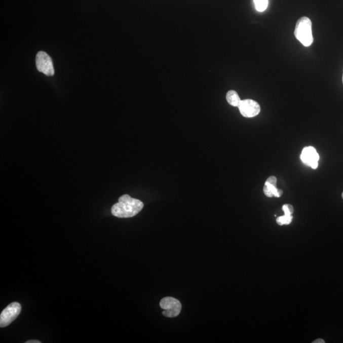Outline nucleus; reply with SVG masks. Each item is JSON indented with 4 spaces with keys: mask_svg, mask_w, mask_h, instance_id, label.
<instances>
[{
    "mask_svg": "<svg viewBox=\"0 0 343 343\" xmlns=\"http://www.w3.org/2000/svg\"><path fill=\"white\" fill-rule=\"evenodd\" d=\"M144 204L141 200L133 199L129 195H122L119 202L111 208V214L119 218H129L136 216L141 211Z\"/></svg>",
    "mask_w": 343,
    "mask_h": 343,
    "instance_id": "1",
    "label": "nucleus"
},
{
    "mask_svg": "<svg viewBox=\"0 0 343 343\" xmlns=\"http://www.w3.org/2000/svg\"><path fill=\"white\" fill-rule=\"evenodd\" d=\"M295 37L305 47H310L314 42L312 23L309 17H302L298 20L294 31Z\"/></svg>",
    "mask_w": 343,
    "mask_h": 343,
    "instance_id": "2",
    "label": "nucleus"
},
{
    "mask_svg": "<svg viewBox=\"0 0 343 343\" xmlns=\"http://www.w3.org/2000/svg\"><path fill=\"white\" fill-rule=\"evenodd\" d=\"M160 306L164 310L162 314L165 317L169 318L178 316L182 309V305L179 300L172 297H167L162 299L160 301Z\"/></svg>",
    "mask_w": 343,
    "mask_h": 343,
    "instance_id": "3",
    "label": "nucleus"
},
{
    "mask_svg": "<svg viewBox=\"0 0 343 343\" xmlns=\"http://www.w3.org/2000/svg\"><path fill=\"white\" fill-rule=\"evenodd\" d=\"M21 306L19 302H12L6 307L0 315V327L8 326L18 317L21 312Z\"/></svg>",
    "mask_w": 343,
    "mask_h": 343,
    "instance_id": "4",
    "label": "nucleus"
},
{
    "mask_svg": "<svg viewBox=\"0 0 343 343\" xmlns=\"http://www.w3.org/2000/svg\"><path fill=\"white\" fill-rule=\"evenodd\" d=\"M36 66L37 71L42 72L46 76H54L55 73L53 62L51 57L46 52H37L36 56Z\"/></svg>",
    "mask_w": 343,
    "mask_h": 343,
    "instance_id": "5",
    "label": "nucleus"
},
{
    "mask_svg": "<svg viewBox=\"0 0 343 343\" xmlns=\"http://www.w3.org/2000/svg\"><path fill=\"white\" fill-rule=\"evenodd\" d=\"M240 113L245 118L256 117L261 111L259 103L252 99H245L240 102L239 106Z\"/></svg>",
    "mask_w": 343,
    "mask_h": 343,
    "instance_id": "6",
    "label": "nucleus"
},
{
    "mask_svg": "<svg viewBox=\"0 0 343 343\" xmlns=\"http://www.w3.org/2000/svg\"><path fill=\"white\" fill-rule=\"evenodd\" d=\"M300 159L304 164L311 167L313 169H317L319 166L320 157L314 147H304L302 149Z\"/></svg>",
    "mask_w": 343,
    "mask_h": 343,
    "instance_id": "7",
    "label": "nucleus"
},
{
    "mask_svg": "<svg viewBox=\"0 0 343 343\" xmlns=\"http://www.w3.org/2000/svg\"><path fill=\"white\" fill-rule=\"evenodd\" d=\"M226 100L231 106L234 107H239L240 102L242 101L240 98L239 94L235 91L227 92L226 94Z\"/></svg>",
    "mask_w": 343,
    "mask_h": 343,
    "instance_id": "8",
    "label": "nucleus"
},
{
    "mask_svg": "<svg viewBox=\"0 0 343 343\" xmlns=\"http://www.w3.org/2000/svg\"><path fill=\"white\" fill-rule=\"evenodd\" d=\"M292 219V215L284 214V216L278 217L277 222L280 226H283V225H288L291 223Z\"/></svg>",
    "mask_w": 343,
    "mask_h": 343,
    "instance_id": "9",
    "label": "nucleus"
},
{
    "mask_svg": "<svg viewBox=\"0 0 343 343\" xmlns=\"http://www.w3.org/2000/svg\"><path fill=\"white\" fill-rule=\"evenodd\" d=\"M255 9L257 11L264 12L267 9L269 0H254Z\"/></svg>",
    "mask_w": 343,
    "mask_h": 343,
    "instance_id": "10",
    "label": "nucleus"
},
{
    "mask_svg": "<svg viewBox=\"0 0 343 343\" xmlns=\"http://www.w3.org/2000/svg\"><path fill=\"white\" fill-rule=\"evenodd\" d=\"M282 210L284 212V214L292 215L294 212V208L291 205L289 204L283 205Z\"/></svg>",
    "mask_w": 343,
    "mask_h": 343,
    "instance_id": "11",
    "label": "nucleus"
},
{
    "mask_svg": "<svg viewBox=\"0 0 343 343\" xmlns=\"http://www.w3.org/2000/svg\"><path fill=\"white\" fill-rule=\"evenodd\" d=\"M277 178L275 176H270L267 179L266 183L270 184L273 186H277Z\"/></svg>",
    "mask_w": 343,
    "mask_h": 343,
    "instance_id": "12",
    "label": "nucleus"
},
{
    "mask_svg": "<svg viewBox=\"0 0 343 343\" xmlns=\"http://www.w3.org/2000/svg\"><path fill=\"white\" fill-rule=\"evenodd\" d=\"M263 192L264 195H266V197L270 198L274 197V195H273L272 192L270 191V189L266 186V185H264L263 187Z\"/></svg>",
    "mask_w": 343,
    "mask_h": 343,
    "instance_id": "13",
    "label": "nucleus"
},
{
    "mask_svg": "<svg viewBox=\"0 0 343 343\" xmlns=\"http://www.w3.org/2000/svg\"><path fill=\"white\" fill-rule=\"evenodd\" d=\"M325 340L322 339H318L314 340V341L313 342V343H325Z\"/></svg>",
    "mask_w": 343,
    "mask_h": 343,
    "instance_id": "14",
    "label": "nucleus"
},
{
    "mask_svg": "<svg viewBox=\"0 0 343 343\" xmlns=\"http://www.w3.org/2000/svg\"><path fill=\"white\" fill-rule=\"evenodd\" d=\"M41 342L40 341V340H27V341L26 342V343H40Z\"/></svg>",
    "mask_w": 343,
    "mask_h": 343,
    "instance_id": "15",
    "label": "nucleus"
},
{
    "mask_svg": "<svg viewBox=\"0 0 343 343\" xmlns=\"http://www.w3.org/2000/svg\"><path fill=\"white\" fill-rule=\"evenodd\" d=\"M342 199H343V192H342Z\"/></svg>",
    "mask_w": 343,
    "mask_h": 343,
    "instance_id": "16",
    "label": "nucleus"
},
{
    "mask_svg": "<svg viewBox=\"0 0 343 343\" xmlns=\"http://www.w3.org/2000/svg\"><path fill=\"white\" fill-rule=\"evenodd\" d=\"M342 83H343V76H342Z\"/></svg>",
    "mask_w": 343,
    "mask_h": 343,
    "instance_id": "17",
    "label": "nucleus"
}]
</instances>
